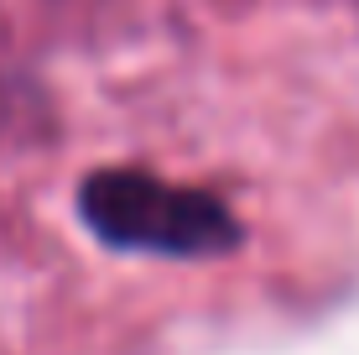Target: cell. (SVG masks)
<instances>
[{"instance_id": "cell-1", "label": "cell", "mask_w": 359, "mask_h": 355, "mask_svg": "<svg viewBox=\"0 0 359 355\" xmlns=\"http://www.w3.org/2000/svg\"><path fill=\"white\" fill-rule=\"evenodd\" d=\"M79 214L104 246L135 256H224L240 240V219L224 199L203 188H182L141 167H99L79 188Z\"/></svg>"}]
</instances>
